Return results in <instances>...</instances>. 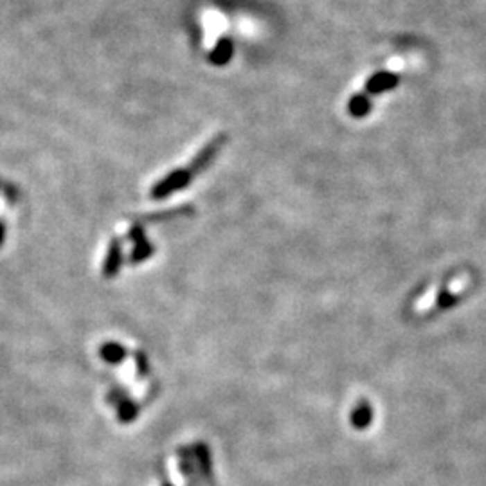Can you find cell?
I'll use <instances>...</instances> for the list:
<instances>
[{
  "mask_svg": "<svg viewBox=\"0 0 486 486\" xmlns=\"http://www.w3.org/2000/svg\"><path fill=\"white\" fill-rule=\"evenodd\" d=\"M196 458H198V467H200L202 474L205 478H211V460H209V452L205 449L204 445L196 446Z\"/></svg>",
  "mask_w": 486,
  "mask_h": 486,
  "instance_id": "5",
  "label": "cell"
},
{
  "mask_svg": "<svg viewBox=\"0 0 486 486\" xmlns=\"http://www.w3.org/2000/svg\"><path fill=\"white\" fill-rule=\"evenodd\" d=\"M166 486H168V485H166Z\"/></svg>",
  "mask_w": 486,
  "mask_h": 486,
  "instance_id": "8",
  "label": "cell"
},
{
  "mask_svg": "<svg viewBox=\"0 0 486 486\" xmlns=\"http://www.w3.org/2000/svg\"><path fill=\"white\" fill-rule=\"evenodd\" d=\"M232 54H234V44H232V40L231 38H222V40H218V44L214 45L213 53H211V62L214 65L222 67V65L231 62Z\"/></svg>",
  "mask_w": 486,
  "mask_h": 486,
  "instance_id": "3",
  "label": "cell"
},
{
  "mask_svg": "<svg viewBox=\"0 0 486 486\" xmlns=\"http://www.w3.org/2000/svg\"><path fill=\"white\" fill-rule=\"evenodd\" d=\"M373 422V406L367 400H361L352 410V425L358 431L367 428Z\"/></svg>",
  "mask_w": 486,
  "mask_h": 486,
  "instance_id": "2",
  "label": "cell"
},
{
  "mask_svg": "<svg viewBox=\"0 0 486 486\" xmlns=\"http://www.w3.org/2000/svg\"><path fill=\"white\" fill-rule=\"evenodd\" d=\"M460 301V297L455 294H452V292H449V290H442L440 294H437V299H436V304H437V308H442V310H446V308H451V306H454L455 303Z\"/></svg>",
  "mask_w": 486,
  "mask_h": 486,
  "instance_id": "6",
  "label": "cell"
},
{
  "mask_svg": "<svg viewBox=\"0 0 486 486\" xmlns=\"http://www.w3.org/2000/svg\"><path fill=\"white\" fill-rule=\"evenodd\" d=\"M398 83H400V78H398L397 74H392V72L388 71H380L366 81V94L379 96L382 94V92L397 89Z\"/></svg>",
  "mask_w": 486,
  "mask_h": 486,
  "instance_id": "1",
  "label": "cell"
},
{
  "mask_svg": "<svg viewBox=\"0 0 486 486\" xmlns=\"http://www.w3.org/2000/svg\"><path fill=\"white\" fill-rule=\"evenodd\" d=\"M371 108H373V103H371V98L366 92L355 94L348 103V110L353 117H366Z\"/></svg>",
  "mask_w": 486,
  "mask_h": 486,
  "instance_id": "4",
  "label": "cell"
},
{
  "mask_svg": "<svg viewBox=\"0 0 486 486\" xmlns=\"http://www.w3.org/2000/svg\"><path fill=\"white\" fill-rule=\"evenodd\" d=\"M123 348H119L117 344H108V346H105L103 348V357L107 358V361H112V362H116V361H119L121 357H123Z\"/></svg>",
  "mask_w": 486,
  "mask_h": 486,
  "instance_id": "7",
  "label": "cell"
}]
</instances>
